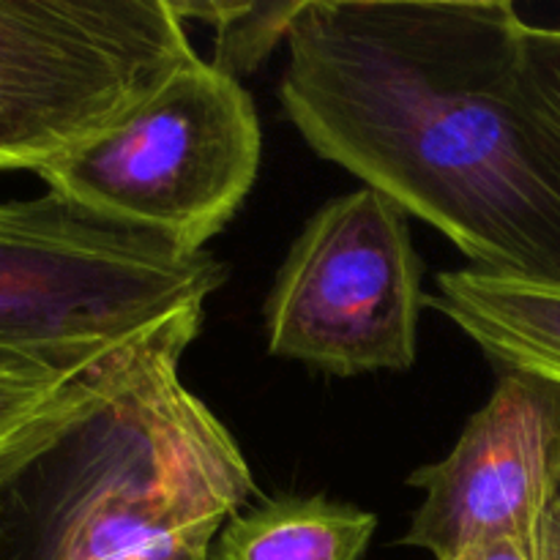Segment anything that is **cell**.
Segmentation results:
<instances>
[{"instance_id":"cell-1","label":"cell","mask_w":560,"mask_h":560,"mask_svg":"<svg viewBox=\"0 0 560 560\" xmlns=\"http://www.w3.org/2000/svg\"><path fill=\"white\" fill-rule=\"evenodd\" d=\"M509 0H301L279 102L470 268L560 284V142Z\"/></svg>"},{"instance_id":"cell-2","label":"cell","mask_w":560,"mask_h":560,"mask_svg":"<svg viewBox=\"0 0 560 560\" xmlns=\"http://www.w3.org/2000/svg\"><path fill=\"white\" fill-rule=\"evenodd\" d=\"M202 315L104 370L91 397L0 481V560H211L255 495L244 452L180 381Z\"/></svg>"},{"instance_id":"cell-3","label":"cell","mask_w":560,"mask_h":560,"mask_svg":"<svg viewBox=\"0 0 560 560\" xmlns=\"http://www.w3.org/2000/svg\"><path fill=\"white\" fill-rule=\"evenodd\" d=\"M228 279L211 252L129 228L58 191L0 202V355L88 372L202 315Z\"/></svg>"},{"instance_id":"cell-4","label":"cell","mask_w":560,"mask_h":560,"mask_svg":"<svg viewBox=\"0 0 560 560\" xmlns=\"http://www.w3.org/2000/svg\"><path fill=\"white\" fill-rule=\"evenodd\" d=\"M260 151L246 88L195 58L104 135L36 175L88 211L200 252L244 206Z\"/></svg>"},{"instance_id":"cell-5","label":"cell","mask_w":560,"mask_h":560,"mask_svg":"<svg viewBox=\"0 0 560 560\" xmlns=\"http://www.w3.org/2000/svg\"><path fill=\"white\" fill-rule=\"evenodd\" d=\"M195 58L173 0H0V173L60 162Z\"/></svg>"},{"instance_id":"cell-6","label":"cell","mask_w":560,"mask_h":560,"mask_svg":"<svg viewBox=\"0 0 560 560\" xmlns=\"http://www.w3.org/2000/svg\"><path fill=\"white\" fill-rule=\"evenodd\" d=\"M424 306L408 211L361 186L290 246L266 301L268 350L339 377L408 372Z\"/></svg>"},{"instance_id":"cell-7","label":"cell","mask_w":560,"mask_h":560,"mask_svg":"<svg viewBox=\"0 0 560 560\" xmlns=\"http://www.w3.org/2000/svg\"><path fill=\"white\" fill-rule=\"evenodd\" d=\"M424 503L402 545L457 560L492 541L536 534L560 492V386L501 372L441 463L413 470Z\"/></svg>"},{"instance_id":"cell-8","label":"cell","mask_w":560,"mask_h":560,"mask_svg":"<svg viewBox=\"0 0 560 560\" xmlns=\"http://www.w3.org/2000/svg\"><path fill=\"white\" fill-rule=\"evenodd\" d=\"M427 306L452 320L501 372H528L560 386V284L479 268L438 273Z\"/></svg>"},{"instance_id":"cell-9","label":"cell","mask_w":560,"mask_h":560,"mask_svg":"<svg viewBox=\"0 0 560 560\" xmlns=\"http://www.w3.org/2000/svg\"><path fill=\"white\" fill-rule=\"evenodd\" d=\"M377 517L326 495L273 498L228 520L211 560H364Z\"/></svg>"},{"instance_id":"cell-10","label":"cell","mask_w":560,"mask_h":560,"mask_svg":"<svg viewBox=\"0 0 560 560\" xmlns=\"http://www.w3.org/2000/svg\"><path fill=\"white\" fill-rule=\"evenodd\" d=\"M118 355L88 372L22 359L0 361V481L91 397L104 370Z\"/></svg>"},{"instance_id":"cell-11","label":"cell","mask_w":560,"mask_h":560,"mask_svg":"<svg viewBox=\"0 0 560 560\" xmlns=\"http://www.w3.org/2000/svg\"><path fill=\"white\" fill-rule=\"evenodd\" d=\"M295 3H175L180 20H200L217 27L211 63L233 80L249 77L268 60L277 44H288Z\"/></svg>"},{"instance_id":"cell-12","label":"cell","mask_w":560,"mask_h":560,"mask_svg":"<svg viewBox=\"0 0 560 560\" xmlns=\"http://www.w3.org/2000/svg\"><path fill=\"white\" fill-rule=\"evenodd\" d=\"M525 80L530 98L560 142V27L525 25Z\"/></svg>"},{"instance_id":"cell-13","label":"cell","mask_w":560,"mask_h":560,"mask_svg":"<svg viewBox=\"0 0 560 560\" xmlns=\"http://www.w3.org/2000/svg\"><path fill=\"white\" fill-rule=\"evenodd\" d=\"M552 514H556V528H558V550H560V492H558L556 503H552Z\"/></svg>"},{"instance_id":"cell-14","label":"cell","mask_w":560,"mask_h":560,"mask_svg":"<svg viewBox=\"0 0 560 560\" xmlns=\"http://www.w3.org/2000/svg\"><path fill=\"white\" fill-rule=\"evenodd\" d=\"M457 560H468V558H465V556H463V558H457Z\"/></svg>"},{"instance_id":"cell-15","label":"cell","mask_w":560,"mask_h":560,"mask_svg":"<svg viewBox=\"0 0 560 560\" xmlns=\"http://www.w3.org/2000/svg\"><path fill=\"white\" fill-rule=\"evenodd\" d=\"M5 359V355H0V361H3Z\"/></svg>"}]
</instances>
